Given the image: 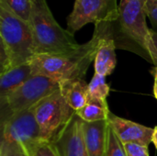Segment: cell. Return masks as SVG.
Wrapping results in <instances>:
<instances>
[{"mask_svg":"<svg viewBox=\"0 0 157 156\" xmlns=\"http://www.w3.org/2000/svg\"><path fill=\"white\" fill-rule=\"evenodd\" d=\"M104 156H126L124 146L109 124L107 144Z\"/></svg>","mask_w":157,"mask_h":156,"instance_id":"e0dca14e","label":"cell"},{"mask_svg":"<svg viewBox=\"0 0 157 156\" xmlns=\"http://www.w3.org/2000/svg\"><path fill=\"white\" fill-rule=\"evenodd\" d=\"M30 25L36 55L62 54L75 51L80 44L75 35L55 20L46 0H30Z\"/></svg>","mask_w":157,"mask_h":156,"instance_id":"277c9868","label":"cell"},{"mask_svg":"<svg viewBox=\"0 0 157 156\" xmlns=\"http://www.w3.org/2000/svg\"><path fill=\"white\" fill-rule=\"evenodd\" d=\"M109 124L122 144L135 143L149 146L152 143L154 129L109 113Z\"/></svg>","mask_w":157,"mask_h":156,"instance_id":"30bf717a","label":"cell"},{"mask_svg":"<svg viewBox=\"0 0 157 156\" xmlns=\"http://www.w3.org/2000/svg\"><path fill=\"white\" fill-rule=\"evenodd\" d=\"M42 142L52 143L67 126L75 111L68 105L61 89H57L34 108Z\"/></svg>","mask_w":157,"mask_h":156,"instance_id":"8992f818","label":"cell"},{"mask_svg":"<svg viewBox=\"0 0 157 156\" xmlns=\"http://www.w3.org/2000/svg\"><path fill=\"white\" fill-rule=\"evenodd\" d=\"M153 76H154V87H153V91H154V97L157 100V74L155 73H152Z\"/></svg>","mask_w":157,"mask_h":156,"instance_id":"603a6c76","label":"cell"},{"mask_svg":"<svg viewBox=\"0 0 157 156\" xmlns=\"http://www.w3.org/2000/svg\"><path fill=\"white\" fill-rule=\"evenodd\" d=\"M7 6L19 17L29 22L30 16V0H3Z\"/></svg>","mask_w":157,"mask_h":156,"instance_id":"ac0fdd59","label":"cell"},{"mask_svg":"<svg viewBox=\"0 0 157 156\" xmlns=\"http://www.w3.org/2000/svg\"><path fill=\"white\" fill-rule=\"evenodd\" d=\"M102 36L99 40L94 60L95 73L102 76L110 75L117 64L116 45L111 37L110 22H101Z\"/></svg>","mask_w":157,"mask_h":156,"instance_id":"8fae6325","label":"cell"},{"mask_svg":"<svg viewBox=\"0 0 157 156\" xmlns=\"http://www.w3.org/2000/svg\"><path fill=\"white\" fill-rule=\"evenodd\" d=\"M147 0H121L119 14L110 22L111 37L117 49L132 51L157 66V56L147 27L144 5Z\"/></svg>","mask_w":157,"mask_h":156,"instance_id":"6da1fadb","label":"cell"},{"mask_svg":"<svg viewBox=\"0 0 157 156\" xmlns=\"http://www.w3.org/2000/svg\"><path fill=\"white\" fill-rule=\"evenodd\" d=\"M34 76L30 62L0 72V100L6 97Z\"/></svg>","mask_w":157,"mask_h":156,"instance_id":"4fadbf2b","label":"cell"},{"mask_svg":"<svg viewBox=\"0 0 157 156\" xmlns=\"http://www.w3.org/2000/svg\"><path fill=\"white\" fill-rule=\"evenodd\" d=\"M0 156H26L22 151L13 146L0 143Z\"/></svg>","mask_w":157,"mask_h":156,"instance_id":"7402d4cb","label":"cell"},{"mask_svg":"<svg viewBox=\"0 0 157 156\" xmlns=\"http://www.w3.org/2000/svg\"><path fill=\"white\" fill-rule=\"evenodd\" d=\"M83 120L76 115L52 142L60 156H86Z\"/></svg>","mask_w":157,"mask_h":156,"instance_id":"9c48e42d","label":"cell"},{"mask_svg":"<svg viewBox=\"0 0 157 156\" xmlns=\"http://www.w3.org/2000/svg\"><path fill=\"white\" fill-rule=\"evenodd\" d=\"M152 143H154V145L155 146L157 149V126L154 128V133H153V137H152Z\"/></svg>","mask_w":157,"mask_h":156,"instance_id":"cb8c5ba5","label":"cell"},{"mask_svg":"<svg viewBox=\"0 0 157 156\" xmlns=\"http://www.w3.org/2000/svg\"><path fill=\"white\" fill-rule=\"evenodd\" d=\"M102 36V24H95L94 34L87 42L73 51L35 55L30 61L34 75L50 77L60 84L74 79H85L89 65L95 60L99 40Z\"/></svg>","mask_w":157,"mask_h":156,"instance_id":"7a4b0ae2","label":"cell"},{"mask_svg":"<svg viewBox=\"0 0 157 156\" xmlns=\"http://www.w3.org/2000/svg\"><path fill=\"white\" fill-rule=\"evenodd\" d=\"M35 108V107H34ZM34 108L1 123V143L19 149L25 155L41 141Z\"/></svg>","mask_w":157,"mask_h":156,"instance_id":"52a82bcc","label":"cell"},{"mask_svg":"<svg viewBox=\"0 0 157 156\" xmlns=\"http://www.w3.org/2000/svg\"><path fill=\"white\" fill-rule=\"evenodd\" d=\"M35 55L29 23L0 0V72L30 62Z\"/></svg>","mask_w":157,"mask_h":156,"instance_id":"3957f363","label":"cell"},{"mask_svg":"<svg viewBox=\"0 0 157 156\" xmlns=\"http://www.w3.org/2000/svg\"><path fill=\"white\" fill-rule=\"evenodd\" d=\"M110 110L107 100L88 98L86 104L78 111L76 115L86 122H96L109 119Z\"/></svg>","mask_w":157,"mask_h":156,"instance_id":"9a60e30c","label":"cell"},{"mask_svg":"<svg viewBox=\"0 0 157 156\" xmlns=\"http://www.w3.org/2000/svg\"><path fill=\"white\" fill-rule=\"evenodd\" d=\"M27 156H60L52 143H39Z\"/></svg>","mask_w":157,"mask_h":156,"instance_id":"d6986e66","label":"cell"},{"mask_svg":"<svg viewBox=\"0 0 157 156\" xmlns=\"http://www.w3.org/2000/svg\"><path fill=\"white\" fill-rule=\"evenodd\" d=\"M151 73H155V74H157V67H154L153 70L151 71Z\"/></svg>","mask_w":157,"mask_h":156,"instance_id":"484cf974","label":"cell"},{"mask_svg":"<svg viewBox=\"0 0 157 156\" xmlns=\"http://www.w3.org/2000/svg\"><path fill=\"white\" fill-rule=\"evenodd\" d=\"M144 11L152 24V30L157 33V0H147L144 5Z\"/></svg>","mask_w":157,"mask_h":156,"instance_id":"ffe728a7","label":"cell"},{"mask_svg":"<svg viewBox=\"0 0 157 156\" xmlns=\"http://www.w3.org/2000/svg\"><path fill=\"white\" fill-rule=\"evenodd\" d=\"M152 39H153V42H154V45H155V52H156L157 56V33L155 32L154 30H152Z\"/></svg>","mask_w":157,"mask_h":156,"instance_id":"d4e9b609","label":"cell"},{"mask_svg":"<svg viewBox=\"0 0 157 156\" xmlns=\"http://www.w3.org/2000/svg\"><path fill=\"white\" fill-rule=\"evenodd\" d=\"M60 88V83L43 75H34L4 99L0 100L1 123L30 109Z\"/></svg>","mask_w":157,"mask_h":156,"instance_id":"5b68a950","label":"cell"},{"mask_svg":"<svg viewBox=\"0 0 157 156\" xmlns=\"http://www.w3.org/2000/svg\"><path fill=\"white\" fill-rule=\"evenodd\" d=\"M126 156H149L148 146H144L135 143L123 144Z\"/></svg>","mask_w":157,"mask_h":156,"instance_id":"44dd1931","label":"cell"},{"mask_svg":"<svg viewBox=\"0 0 157 156\" xmlns=\"http://www.w3.org/2000/svg\"><path fill=\"white\" fill-rule=\"evenodd\" d=\"M61 92L68 105L76 112L88 100V84L85 79H74L60 84Z\"/></svg>","mask_w":157,"mask_h":156,"instance_id":"5bb4252c","label":"cell"},{"mask_svg":"<svg viewBox=\"0 0 157 156\" xmlns=\"http://www.w3.org/2000/svg\"><path fill=\"white\" fill-rule=\"evenodd\" d=\"M109 90L110 87L106 82V77L95 73L88 84V98L107 100Z\"/></svg>","mask_w":157,"mask_h":156,"instance_id":"2e32d148","label":"cell"},{"mask_svg":"<svg viewBox=\"0 0 157 156\" xmlns=\"http://www.w3.org/2000/svg\"><path fill=\"white\" fill-rule=\"evenodd\" d=\"M84 121V120H83ZM86 156H104L107 144L109 120L83 122Z\"/></svg>","mask_w":157,"mask_h":156,"instance_id":"7c38bea8","label":"cell"},{"mask_svg":"<svg viewBox=\"0 0 157 156\" xmlns=\"http://www.w3.org/2000/svg\"><path fill=\"white\" fill-rule=\"evenodd\" d=\"M119 14L117 0H75L67 17V30L75 35L88 23L111 22Z\"/></svg>","mask_w":157,"mask_h":156,"instance_id":"ba28073f","label":"cell"}]
</instances>
